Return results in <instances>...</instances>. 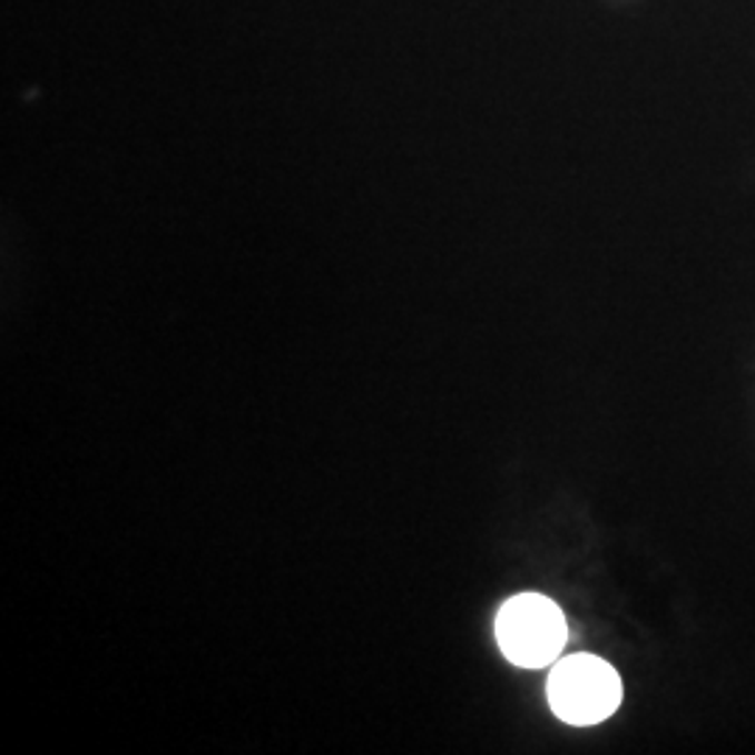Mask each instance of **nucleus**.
<instances>
[{
  "mask_svg": "<svg viewBox=\"0 0 755 755\" xmlns=\"http://www.w3.org/2000/svg\"><path fill=\"white\" fill-rule=\"evenodd\" d=\"M549 705L568 725H596L621 705V677L596 655H568L551 669Z\"/></svg>",
  "mask_w": 755,
  "mask_h": 755,
  "instance_id": "f03ea898",
  "label": "nucleus"
},
{
  "mask_svg": "<svg viewBox=\"0 0 755 755\" xmlns=\"http://www.w3.org/2000/svg\"><path fill=\"white\" fill-rule=\"evenodd\" d=\"M496 638L510 664L543 669L566 647L568 624L549 596L518 594L498 610Z\"/></svg>",
  "mask_w": 755,
  "mask_h": 755,
  "instance_id": "f257e3e1",
  "label": "nucleus"
}]
</instances>
